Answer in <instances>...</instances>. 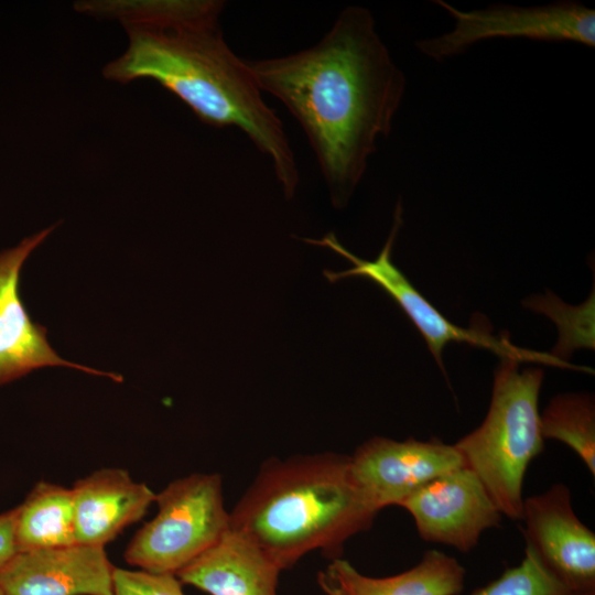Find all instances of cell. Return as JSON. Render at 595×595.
<instances>
[{"instance_id":"obj_1","label":"cell","mask_w":595,"mask_h":595,"mask_svg":"<svg viewBox=\"0 0 595 595\" xmlns=\"http://www.w3.org/2000/svg\"><path fill=\"white\" fill-rule=\"evenodd\" d=\"M246 62L261 93L278 98L299 122L333 206L345 207L378 138L390 133L405 89L371 12L346 7L315 45Z\"/></svg>"},{"instance_id":"obj_2","label":"cell","mask_w":595,"mask_h":595,"mask_svg":"<svg viewBox=\"0 0 595 595\" xmlns=\"http://www.w3.org/2000/svg\"><path fill=\"white\" fill-rule=\"evenodd\" d=\"M219 15L123 23L128 47L102 74L120 84L153 79L201 121L240 129L271 161L285 197L291 198L300 174L283 125L264 102L246 60L225 42Z\"/></svg>"},{"instance_id":"obj_3","label":"cell","mask_w":595,"mask_h":595,"mask_svg":"<svg viewBox=\"0 0 595 595\" xmlns=\"http://www.w3.org/2000/svg\"><path fill=\"white\" fill-rule=\"evenodd\" d=\"M378 510L356 483L349 456L336 453L269 458L235 507L229 526L283 571L318 550L342 558Z\"/></svg>"},{"instance_id":"obj_4","label":"cell","mask_w":595,"mask_h":595,"mask_svg":"<svg viewBox=\"0 0 595 595\" xmlns=\"http://www.w3.org/2000/svg\"><path fill=\"white\" fill-rule=\"evenodd\" d=\"M519 361L501 357L483 423L453 444L502 516L511 520L521 519L523 478L544 447L539 412L543 370H520Z\"/></svg>"},{"instance_id":"obj_5","label":"cell","mask_w":595,"mask_h":595,"mask_svg":"<svg viewBox=\"0 0 595 595\" xmlns=\"http://www.w3.org/2000/svg\"><path fill=\"white\" fill-rule=\"evenodd\" d=\"M158 513L129 542L126 561L140 570L176 574L229 529L218 474L196 473L155 496Z\"/></svg>"},{"instance_id":"obj_6","label":"cell","mask_w":595,"mask_h":595,"mask_svg":"<svg viewBox=\"0 0 595 595\" xmlns=\"http://www.w3.org/2000/svg\"><path fill=\"white\" fill-rule=\"evenodd\" d=\"M434 2L455 20L451 32L415 43L419 51L435 61L452 57L477 42L495 37L570 41L595 47V11L578 2L560 1L530 8L495 4L473 11H461L443 0Z\"/></svg>"},{"instance_id":"obj_7","label":"cell","mask_w":595,"mask_h":595,"mask_svg":"<svg viewBox=\"0 0 595 595\" xmlns=\"http://www.w3.org/2000/svg\"><path fill=\"white\" fill-rule=\"evenodd\" d=\"M401 203L397 204L394 218L389 237L375 260H364L347 250L333 232L322 239H303L305 242L326 247L353 263V268L344 271L325 270L324 275L329 282H336L349 277H361L379 285L405 313L413 325L423 336L425 343L439 366L443 369L442 353L448 343H467L486 347L496 354L544 363L545 355L529 353L511 345L508 339L496 338L485 327L462 328L448 321L430 303L408 280L391 260V250L398 235L401 220Z\"/></svg>"},{"instance_id":"obj_8","label":"cell","mask_w":595,"mask_h":595,"mask_svg":"<svg viewBox=\"0 0 595 595\" xmlns=\"http://www.w3.org/2000/svg\"><path fill=\"white\" fill-rule=\"evenodd\" d=\"M520 520L526 545L555 578L574 595L595 593V533L576 516L565 484L523 498Z\"/></svg>"},{"instance_id":"obj_9","label":"cell","mask_w":595,"mask_h":595,"mask_svg":"<svg viewBox=\"0 0 595 595\" xmlns=\"http://www.w3.org/2000/svg\"><path fill=\"white\" fill-rule=\"evenodd\" d=\"M420 538L467 553L482 534L499 527L502 513L477 475L463 465L429 482L399 504Z\"/></svg>"},{"instance_id":"obj_10","label":"cell","mask_w":595,"mask_h":595,"mask_svg":"<svg viewBox=\"0 0 595 595\" xmlns=\"http://www.w3.org/2000/svg\"><path fill=\"white\" fill-rule=\"evenodd\" d=\"M349 463L356 483L378 511L399 506L429 482L464 465L455 446L439 439L381 436L359 445Z\"/></svg>"},{"instance_id":"obj_11","label":"cell","mask_w":595,"mask_h":595,"mask_svg":"<svg viewBox=\"0 0 595 595\" xmlns=\"http://www.w3.org/2000/svg\"><path fill=\"white\" fill-rule=\"evenodd\" d=\"M55 227L53 225L28 236L17 246L0 251V386L50 366L68 367L121 382L122 377L118 374L97 370L60 357L47 342L46 328L31 320L21 300V269L32 251Z\"/></svg>"},{"instance_id":"obj_12","label":"cell","mask_w":595,"mask_h":595,"mask_svg":"<svg viewBox=\"0 0 595 595\" xmlns=\"http://www.w3.org/2000/svg\"><path fill=\"white\" fill-rule=\"evenodd\" d=\"M105 547L75 543L19 551L0 570L8 595H113Z\"/></svg>"},{"instance_id":"obj_13","label":"cell","mask_w":595,"mask_h":595,"mask_svg":"<svg viewBox=\"0 0 595 595\" xmlns=\"http://www.w3.org/2000/svg\"><path fill=\"white\" fill-rule=\"evenodd\" d=\"M72 489L77 543L105 547L126 527L140 520L156 494L122 468H101L77 480Z\"/></svg>"},{"instance_id":"obj_14","label":"cell","mask_w":595,"mask_h":595,"mask_svg":"<svg viewBox=\"0 0 595 595\" xmlns=\"http://www.w3.org/2000/svg\"><path fill=\"white\" fill-rule=\"evenodd\" d=\"M281 572L255 542L229 527L175 575L209 595H278Z\"/></svg>"},{"instance_id":"obj_15","label":"cell","mask_w":595,"mask_h":595,"mask_svg":"<svg viewBox=\"0 0 595 595\" xmlns=\"http://www.w3.org/2000/svg\"><path fill=\"white\" fill-rule=\"evenodd\" d=\"M343 595H458L466 570L453 556L428 550L418 564L399 574L372 577L339 558L326 570Z\"/></svg>"},{"instance_id":"obj_16","label":"cell","mask_w":595,"mask_h":595,"mask_svg":"<svg viewBox=\"0 0 595 595\" xmlns=\"http://www.w3.org/2000/svg\"><path fill=\"white\" fill-rule=\"evenodd\" d=\"M15 509L18 552L77 543L71 488L40 482Z\"/></svg>"},{"instance_id":"obj_17","label":"cell","mask_w":595,"mask_h":595,"mask_svg":"<svg viewBox=\"0 0 595 595\" xmlns=\"http://www.w3.org/2000/svg\"><path fill=\"white\" fill-rule=\"evenodd\" d=\"M544 440L569 446L595 476V403L589 393H562L553 397L540 413Z\"/></svg>"},{"instance_id":"obj_18","label":"cell","mask_w":595,"mask_h":595,"mask_svg":"<svg viewBox=\"0 0 595 595\" xmlns=\"http://www.w3.org/2000/svg\"><path fill=\"white\" fill-rule=\"evenodd\" d=\"M74 8L82 13L116 19L121 24L166 18H191L221 13L223 1L215 0H117L79 1Z\"/></svg>"},{"instance_id":"obj_19","label":"cell","mask_w":595,"mask_h":595,"mask_svg":"<svg viewBox=\"0 0 595 595\" xmlns=\"http://www.w3.org/2000/svg\"><path fill=\"white\" fill-rule=\"evenodd\" d=\"M524 304L556 323L560 337L552 355L556 360L564 363L572 351L581 347L594 348V290L578 306H570L550 292L530 298Z\"/></svg>"},{"instance_id":"obj_20","label":"cell","mask_w":595,"mask_h":595,"mask_svg":"<svg viewBox=\"0 0 595 595\" xmlns=\"http://www.w3.org/2000/svg\"><path fill=\"white\" fill-rule=\"evenodd\" d=\"M470 595H574L526 545L522 561Z\"/></svg>"},{"instance_id":"obj_21","label":"cell","mask_w":595,"mask_h":595,"mask_svg":"<svg viewBox=\"0 0 595 595\" xmlns=\"http://www.w3.org/2000/svg\"><path fill=\"white\" fill-rule=\"evenodd\" d=\"M175 574L113 569V595H185Z\"/></svg>"},{"instance_id":"obj_22","label":"cell","mask_w":595,"mask_h":595,"mask_svg":"<svg viewBox=\"0 0 595 595\" xmlns=\"http://www.w3.org/2000/svg\"><path fill=\"white\" fill-rule=\"evenodd\" d=\"M17 509L0 515V570L18 552L15 542Z\"/></svg>"},{"instance_id":"obj_23","label":"cell","mask_w":595,"mask_h":595,"mask_svg":"<svg viewBox=\"0 0 595 595\" xmlns=\"http://www.w3.org/2000/svg\"><path fill=\"white\" fill-rule=\"evenodd\" d=\"M323 595H343L338 586L326 572H321L317 577Z\"/></svg>"},{"instance_id":"obj_24","label":"cell","mask_w":595,"mask_h":595,"mask_svg":"<svg viewBox=\"0 0 595 595\" xmlns=\"http://www.w3.org/2000/svg\"><path fill=\"white\" fill-rule=\"evenodd\" d=\"M0 595H8V594H6V593L2 591V588L0 587Z\"/></svg>"},{"instance_id":"obj_25","label":"cell","mask_w":595,"mask_h":595,"mask_svg":"<svg viewBox=\"0 0 595 595\" xmlns=\"http://www.w3.org/2000/svg\"><path fill=\"white\" fill-rule=\"evenodd\" d=\"M585 595H595V593H591V594H585Z\"/></svg>"}]
</instances>
